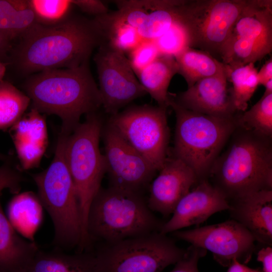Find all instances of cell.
<instances>
[{"mask_svg":"<svg viewBox=\"0 0 272 272\" xmlns=\"http://www.w3.org/2000/svg\"><path fill=\"white\" fill-rule=\"evenodd\" d=\"M104 42L94 20L67 18L55 25L38 24L21 37L16 62L26 73L76 67L88 61Z\"/></svg>","mask_w":272,"mask_h":272,"instance_id":"6da1fadb","label":"cell"},{"mask_svg":"<svg viewBox=\"0 0 272 272\" xmlns=\"http://www.w3.org/2000/svg\"><path fill=\"white\" fill-rule=\"evenodd\" d=\"M25 88L33 108L58 116L60 133L66 135L80 123L83 115L96 112L102 106L88 61L76 67L38 72L27 81Z\"/></svg>","mask_w":272,"mask_h":272,"instance_id":"7a4b0ae2","label":"cell"},{"mask_svg":"<svg viewBox=\"0 0 272 272\" xmlns=\"http://www.w3.org/2000/svg\"><path fill=\"white\" fill-rule=\"evenodd\" d=\"M227 149L211 169V184L228 202L261 190L272 189L271 138L238 125Z\"/></svg>","mask_w":272,"mask_h":272,"instance_id":"3957f363","label":"cell"},{"mask_svg":"<svg viewBox=\"0 0 272 272\" xmlns=\"http://www.w3.org/2000/svg\"><path fill=\"white\" fill-rule=\"evenodd\" d=\"M164 223L149 208L143 193L101 187L88 211V247L160 232Z\"/></svg>","mask_w":272,"mask_h":272,"instance_id":"277c9868","label":"cell"},{"mask_svg":"<svg viewBox=\"0 0 272 272\" xmlns=\"http://www.w3.org/2000/svg\"><path fill=\"white\" fill-rule=\"evenodd\" d=\"M66 136L60 133L49 166L32 175L37 196L53 224V245L62 251L78 250L83 238L80 204L64 156Z\"/></svg>","mask_w":272,"mask_h":272,"instance_id":"5b68a950","label":"cell"},{"mask_svg":"<svg viewBox=\"0 0 272 272\" xmlns=\"http://www.w3.org/2000/svg\"><path fill=\"white\" fill-rule=\"evenodd\" d=\"M169 106L176 116L173 156L194 171L198 181L209 179L213 164L237 126L239 112L231 118L204 114L180 106L171 96Z\"/></svg>","mask_w":272,"mask_h":272,"instance_id":"8992f818","label":"cell"},{"mask_svg":"<svg viewBox=\"0 0 272 272\" xmlns=\"http://www.w3.org/2000/svg\"><path fill=\"white\" fill-rule=\"evenodd\" d=\"M103 126L102 119L96 112L88 114L86 120L65 139V159L81 212L83 238L80 246L82 248L88 245L86 225L89 209L101 187L106 172L105 157L99 148Z\"/></svg>","mask_w":272,"mask_h":272,"instance_id":"52a82bcc","label":"cell"},{"mask_svg":"<svg viewBox=\"0 0 272 272\" xmlns=\"http://www.w3.org/2000/svg\"><path fill=\"white\" fill-rule=\"evenodd\" d=\"M185 252L172 238L160 232L97 243L93 251L97 272H161Z\"/></svg>","mask_w":272,"mask_h":272,"instance_id":"ba28073f","label":"cell"},{"mask_svg":"<svg viewBox=\"0 0 272 272\" xmlns=\"http://www.w3.org/2000/svg\"><path fill=\"white\" fill-rule=\"evenodd\" d=\"M251 0H184L180 21L187 31L189 47L221 61L222 48L243 10Z\"/></svg>","mask_w":272,"mask_h":272,"instance_id":"9c48e42d","label":"cell"},{"mask_svg":"<svg viewBox=\"0 0 272 272\" xmlns=\"http://www.w3.org/2000/svg\"><path fill=\"white\" fill-rule=\"evenodd\" d=\"M272 50V1L251 0L224 44L221 61L232 67L254 63Z\"/></svg>","mask_w":272,"mask_h":272,"instance_id":"30bf717a","label":"cell"},{"mask_svg":"<svg viewBox=\"0 0 272 272\" xmlns=\"http://www.w3.org/2000/svg\"><path fill=\"white\" fill-rule=\"evenodd\" d=\"M167 108L158 105L133 106L111 115L107 122L157 171L168 156Z\"/></svg>","mask_w":272,"mask_h":272,"instance_id":"8fae6325","label":"cell"},{"mask_svg":"<svg viewBox=\"0 0 272 272\" xmlns=\"http://www.w3.org/2000/svg\"><path fill=\"white\" fill-rule=\"evenodd\" d=\"M94 56L102 106L110 116L147 94L124 53L104 42Z\"/></svg>","mask_w":272,"mask_h":272,"instance_id":"7c38bea8","label":"cell"},{"mask_svg":"<svg viewBox=\"0 0 272 272\" xmlns=\"http://www.w3.org/2000/svg\"><path fill=\"white\" fill-rule=\"evenodd\" d=\"M172 237L210 251L221 265L228 267L236 259L248 263L255 249V240L243 226L233 220L171 233Z\"/></svg>","mask_w":272,"mask_h":272,"instance_id":"4fadbf2b","label":"cell"},{"mask_svg":"<svg viewBox=\"0 0 272 272\" xmlns=\"http://www.w3.org/2000/svg\"><path fill=\"white\" fill-rule=\"evenodd\" d=\"M101 136L109 186L143 193L157 171L108 123Z\"/></svg>","mask_w":272,"mask_h":272,"instance_id":"5bb4252c","label":"cell"},{"mask_svg":"<svg viewBox=\"0 0 272 272\" xmlns=\"http://www.w3.org/2000/svg\"><path fill=\"white\" fill-rule=\"evenodd\" d=\"M225 68L216 75L202 79L185 91L170 94L180 106L200 113L222 118H231L239 113L234 106L231 87L228 85Z\"/></svg>","mask_w":272,"mask_h":272,"instance_id":"9a60e30c","label":"cell"},{"mask_svg":"<svg viewBox=\"0 0 272 272\" xmlns=\"http://www.w3.org/2000/svg\"><path fill=\"white\" fill-rule=\"evenodd\" d=\"M159 172L149 185L147 203L152 211L167 218L198 179L194 171L174 156H168Z\"/></svg>","mask_w":272,"mask_h":272,"instance_id":"2e32d148","label":"cell"},{"mask_svg":"<svg viewBox=\"0 0 272 272\" xmlns=\"http://www.w3.org/2000/svg\"><path fill=\"white\" fill-rule=\"evenodd\" d=\"M195 185L179 200L160 232L168 234L198 225L213 214L228 210L227 200L208 179L200 180Z\"/></svg>","mask_w":272,"mask_h":272,"instance_id":"e0dca14e","label":"cell"},{"mask_svg":"<svg viewBox=\"0 0 272 272\" xmlns=\"http://www.w3.org/2000/svg\"><path fill=\"white\" fill-rule=\"evenodd\" d=\"M230 216L256 241L272 245V189L261 190L228 201Z\"/></svg>","mask_w":272,"mask_h":272,"instance_id":"ac0fdd59","label":"cell"},{"mask_svg":"<svg viewBox=\"0 0 272 272\" xmlns=\"http://www.w3.org/2000/svg\"><path fill=\"white\" fill-rule=\"evenodd\" d=\"M12 127V137L22 168L28 170L37 167L48 144L44 118L32 108Z\"/></svg>","mask_w":272,"mask_h":272,"instance_id":"d6986e66","label":"cell"},{"mask_svg":"<svg viewBox=\"0 0 272 272\" xmlns=\"http://www.w3.org/2000/svg\"><path fill=\"white\" fill-rule=\"evenodd\" d=\"M39 249L14 229L0 201V272H22Z\"/></svg>","mask_w":272,"mask_h":272,"instance_id":"ffe728a7","label":"cell"},{"mask_svg":"<svg viewBox=\"0 0 272 272\" xmlns=\"http://www.w3.org/2000/svg\"><path fill=\"white\" fill-rule=\"evenodd\" d=\"M22 272H97L95 255L90 250L73 254L56 249H40Z\"/></svg>","mask_w":272,"mask_h":272,"instance_id":"44dd1931","label":"cell"},{"mask_svg":"<svg viewBox=\"0 0 272 272\" xmlns=\"http://www.w3.org/2000/svg\"><path fill=\"white\" fill-rule=\"evenodd\" d=\"M178 72V66L174 57L160 54L136 76L158 105L167 108L170 101L168 89L171 79Z\"/></svg>","mask_w":272,"mask_h":272,"instance_id":"7402d4cb","label":"cell"},{"mask_svg":"<svg viewBox=\"0 0 272 272\" xmlns=\"http://www.w3.org/2000/svg\"><path fill=\"white\" fill-rule=\"evenodd\" d=\"M43 207L37 195L31 191L18 193L10 201L8 218L14 229L32 241L41 225Z\"/></svg>","mask_w":272,"mask_h":272,"instance_id":"603a6c76","label":"cell"},{"mask_svg":"<svg viewBox=\"0 0 272 272\" xmlns=\"http://www.w3.org/2000/svg\"><path fill=\"white\" fill-rule=\"evenodd\" d=\"M38 24L28 1L0 0V31L10 40L23 37Z\"/></svg>","mask_w":272,"mask_h":272,"instance_id":"cb8c5ba5","label":"cell"},{"mask_svg":"<svg viewBox=\"0 0 272 272\" xmlns=\"http://www.w3.org/2000/svg\"><path fill=\"white\" fill-rule=\"evenodd\" d=\"M178 74L186 81L188 88L198 81L219 73L225 65L204 51L188 47L174 57Z\"/></svg>","mask_w":272,"mask_h":272,"instance_id":"d4e9b609","label":"cell"},{"mask_svg":"<svg viewBox=\"0 0 272 272\" xmlns=\"http://www.w3.org/2000/svg\"><path fill=\"white\" fill-rule=\"evenodd\" d=\"M225 65L228 81L232 84L231 94L235 109L238 112H244L259 86L258 71L253 63L234 68Z\"/></svg>","mask_w":272,"mask_h":272,"instance_id":"484cf974","label":"cell"},{"mask_svg":"<svg viewBox=\"0 0 272 272\" xmlns=\"http://www.w3.org/2000/svg\"><path fill=\"white\" fill-rule=\"evenodd\" d=\"M184 0H167L162 7L149 12L138 32L143 40L154 41L180 18Z\"/></svg>","mask_w":272,"mask_h":272,"instance_id":"4316f807","label":"cell"},{"mask_svg":"<svg viewBox=\"0 0 272 272\" xmlns=\"http://www.w3.org/2000/svg\"><path fill=\"white\" fill-rule=\"evenodd\" d=\"M31 102L29 97L10 83H0V130L12 127Z\"/></svg>","mask_w":272,"mask_h":272,"instance_id":"83f0119b","label":"cell"},{"mask_svg":"<svg viewBox=\"0 0 272 272\" xmlns=\"http://www.w3.org/2000/svg\"><path fill=\"white\" fill-rule=\"evenodd\" d=\"M237 125L257 134L272 137V94L263 95L248 111L239 112Z\"/></svg>","mask_w":272,"mask_h":272,"instance_id":"f1b7e54d","label":"cell"},{"mask_svg":"<svg viewBox=\"0 0 272 272\" xmlns=\"http://www.w3.org/2000/svg\"><path fill=\"white\" fill-rule=\"evenodd\" d=\"M30 6L38 23L53 25L67 19L73 4L70 0H30Z\"/></svg>","mask_w":272,"mask_h":272,"instance_id":"f546056e","label":"cell"},{"mask_svg":"<svg viewBox=\"0 0 272 272\" xmlns=\"http://www.w3.org/2000/svg\"><path fill=\"white\" fill-rule=\"evenodd\" d=\"M154 41L160 54L173 57L189 47L190 44L186 28L180 19Z\"/></svg>","mask_w":272,"mask_h":272,"instance_id":"4dcf8cb0","label":"cell"},{"mask_svg":"<svg viewBox=\"0 0 272 272\" xmlns=\"http://www.w3.org/2000/svg\"><path fill=\"white\" fill-rule=\"evenodd\" d=\"M129 53L128 59L135 75L160 55L154 41L151 40H143Z\"/></svg>","mask_w":272,"mask_h":272,"instance_id":"1f68e13d","label":"cell"},{"mask_svg":"<svg viewBox=\"0 0 272 272\" xmlns=\"http://www.w3.org/2000/svg\"><path fill=\"white\" fill-rule=\"evenodd\" d=\"M207 251L201 248L190 245L184 256L175 264L170 272H199L198 262L205 256Z\"/></svg>","mask_w":272,"mask_h":272,"instance_id":"d6a6232c","label":"cell"},{"mask_svg":"<svg viewBox=\"0 0 272 272\" xmlns=\"http://www.w3.org/2000/svg\"><path fill=\"white\" fill-rule=\"evenodd\" d=\"M23 176L17 169L10 165L0 166V195L3 190L8 189L11 193H19Z\"/></svg>","mask_w":272,"mask_h":272,"instance_id":"836d02e7","label":"cell"},{"mask_svg":"<svg viewBox=\"0 0 272 272\" xmlns=\"http://www.w3.org/2000/svg\"><path fill=\"white\" fill-rule=\"evenodd\" d=\"M73 5L76 6L83 12L96 17L105 15L108 9L104 4L99 0H74Z\"/></svg>","mask_w":272,"mask_h":272,"instance_id":"e575fe53","label":"cell"},{"mask_svg":"<svg viewBox=\"0 0 272 272\" xmlns=\"http://www.w3.org/2000/svg\"><path fill=\"white\" fill-rule=\"evenodd\" d=\"M257 261L260 262L263 266V272H272V248L270 246L262 248L258 251Z\"/></svg>","mask_w":272,"mask_h":272,"instance_id":"d590c367","label":"cell"},{"mask_svg":"<svg viewBox=\"0 0 272 272\" xmlns=\"http://www.w3.org/2000/svg\"><path fill=\"white\" fill-rule=\"evenodd\" d=\"M259 85L265 86L269 80H272V58L268 59L257 72Z\"/></svg>","mask_w":272,"mask_h":272,"instance_id":"8d00e7d4","label":"cell"},{"mask_svg":"<svg viewBox=\"0 0 272 272\" xmlns=\"http://www.w3.org/2000/svg\"><path fill=\"white\" fill-rule=\"evenodd\" d=\"M228 267L227 272H263L251 268L236 259Z\"/></svg>","mask_w":272,"mask_h":272,"instance_id":"74e56055","label":"cell"},{"mask_svg":"<svg viewBox=\"0 0 272 272\" xmlns=\"http://www.w3.org/2000/svg\"><path fill=\"white\" fill-rule=\"evenodd\" d=\"M265 91L263 95L272 94V80H269L264 86Z\"/></svg>","mask_w":272,"mask_h":272,"instance_id":"f35d334b","label":"cell"},{"mask_svg":"<svg viewBox=\"0 0 272 272\" xmlns=\"http://www.w3.org/2000/svg\"><path fill=\"white\" fill-rule=\"evenodd\" d=\"M7 64L0 61V83L3 81V78L5 75Z\"/></svg>","mask_w":272,"mask_h":272,"instance_id":"ab89813d","label":"cell"},{"mask_svg":"<svg viewBox=\"0 0 272 272\" xmlns=\"http://www.w3.org/2000/svg\"><path fill=\"white\" fill-rule=\"evenodd\" d=\"M7 158V157L4 155L0 153V160H6Z\"/></svg>","mask_w":272,"mask_h":272,"instance_id":"60d3db41","label":"cell"}]
</instances>
